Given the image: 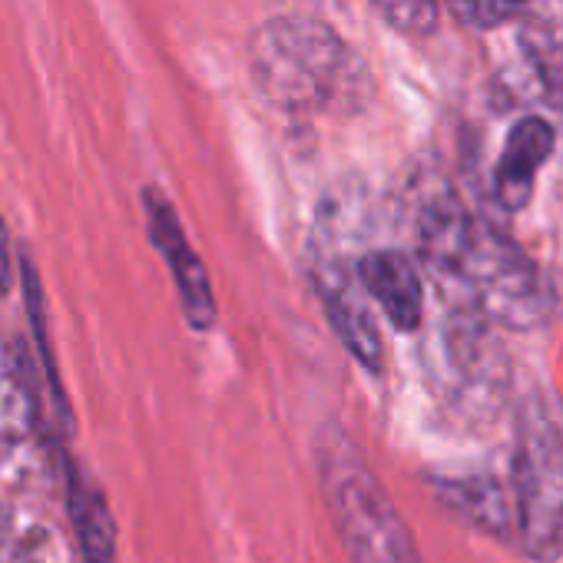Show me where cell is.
Instances as JSON below:
<instances>
[{
    "label": "cell",
    "instance_id": "obj_3",
    "mask_svg": "<svg viewBox=\"0 0 563 563\" xmlns=\"http://www.w3.org/2000/svg\"><path fill=\"white\" fill-rule=\"evenodd\" d=\"M316 464L349 563H421L411 527L358 444L339 424H325L319 431Z\"/></svg>",
    "mask_w": 563,
    "mask_h": 563
},
{
    "label": "cell",
    "instance_id": "obj_2",
    "mask_svg": "<svg viewBox=\"0 0 563 563\" xmlns=\"http://www.w3.org/2000/svg\"><path fill=\"white\" fill-rule=\"evenodd\" d=\"M252 70L268 100L289 110H349L365 93L352 51L319 21H268L252 41Z\"/></svg>",
    "mask_w": 563,
    "mask_h": 563
},
{
    "label": "cell",
    "instance_id": "obj_1",
    "mask_svg": "<svg viewBox=\"0 0 563 563\" xmlns=\"http://www.w3.org/2000/svg\"><path fill=\"white\" fill-rule=\"evenodd\" d=\"M431 275L457 309L510 332H530L547 319V289L530 255L457 199H434L418 225Z\"/></svg>",
    "mask_w": 563,
    "mask_h": 563
},
{
    "label": "cell",
    "instance_id": "obj_14",
    "mask_svg": "<svg viewBox=\"0 0 563 563\" xmlns=\"http://www.w3.org/2000/svg\"><path fill=\"white\" fill-rule=\"evenodd\" d=\"M451 11L467 24V27H497L504 21H510L527 0H448Z\"/></svg>",
    "mask_w": 563,
    "mask_h": 563
},
{
    "label": "cell",
    "instance_id": "obj_6",
    "mask_svg": "<svg viewBox=\"0 0 563 563\" xmlns=\"http://www.w3.org/2000/svg\"><path fill=\"white\" fill-rule=\"evenodd\" d=\"M143 202H146V219H150L153 245L159 249V255L166 258V265L173 272V282H176V289H179V302H183V312H186V322L196 332H209L216 325V319H219V306H216L212 282H209V272H206L202 258L189 245L176 209L159 192H146Z\"/></svg>",
    "mask_w": 563,
    "mask_h": 563
},
{
    "label": "cell",
    "instance_id": "obj_15",
    "mask_svg": "<svg viewBox=\"0 0 563 563\" xmlns=\"http://www.w3.org/2000/svg\"><path fill=\"white\" fill-rule=\"evenodd\" d=\"M0 563H34V556L24 550V543L18 537L0 530Z\"/></svg>",
    "mask_w": 563,
    "mask_h": 563
},
{
    "label": "cell",
    "instance_id": "obj_16",
    "mask_svg": "<svg viewBox=\"0 0 563 563\" xmlns=\"http://www.w3.org/2000/svg\"><path fill=\"white\" fill-rule=\"evenodd\" d=\"M11 278H14V255H11L8 229H4V222H0V292L11 289Z\"/></svg>",
    "mask_w": 563,
    "mask_h": 563
},
{
    "label": "cell",
    "instance_id": "obj_8",
    "mask_svg": "<svg viewBox=\"0 0 563 563\" xmlns=\"http://www.w3.org/2000/svg\"><path fill=\"white\" fill-rule=\"evenodd\" d=\"M358 282L368 299L385 312L398 332H418L424 322V282L418 265L398 249L365 252L358 262Z\"/></svg>",
    "mask_w": 563,
    "mask_h": 563
},
{
    "label": "cell",
    "instance_id": "obj_9",
    "mask_svg": "<svg viewBox=\"0 0 563 563\" xmlns=\"http://www.w3.org/2000/svg\"><path fill=\"white\" fill-rule=\"evenodd\" d=\"M553 143H556V136L547 120L523 117L514 123V130L507 133L504 153L494 166V196H497L500 209L520 212L530 202L537 173L550 159Z\"/></svg>",
    "mask_w": 563,
    "mask_h": 563
},
{
    "label": "cell",
    "instance_id": "obj_13",
    "mask_svg": "<svg viewBox=\"0 0 563 563\" xmlns=\"http://www.w3.org/2000/svg\"><path fill=\"white\" fill-rule=\"evenodd\" d=\"M375 8L395 31L411 37L428 34L438 21V0H375Z\"/></svg>",
    "mask_w": 563,
    "mask_h": 563
},
{
    "label": "cell",
    "instance_id": "obj_5",
    "mask_svg": "<svg viewBox=\"0 0 563 563\" xmlns=\"http://www.w3.org/2000/svg\"><path fill=\"white\" fill-rule=\"evenodd\" d=\"M441 368L448 401L457 415L487 421L500 411L510 388V362L504 358L490 322L454 306L441 335Z\"/></svg>",
    "mask_w": 563,
    "mask_h": 563
},
{
    "label": "cell",
    "instance_id": "obj_4",
    "mask_svg": "<svg viewBox=\"0 0 563 563\" xmlns=\"http://www.w3.org/2000/svg\"><path fill=\"white\" fill-rule=\"evenodd\" d=\"M510 500L514 537L530 563L563 560V415L547 391H530L514 421Z\"/></svg>",
    "mask_w": 563,
    "mask_h": 563
},
{
    "label": "cell",
    "instance_id": "obj_12",
    "mask_svg": "<svg viewBox=\"0 0 563 563\" xmlns=\"http://www.w3.org/2000/svg\"><path fill=\"white\" fill-rule=\"evenodd\" d=\"M34 421H37V405L21 355L0 339V457L27 441Z\"/></svg>",
    "mask_w": 563,
    "mask_h": 563
},
{
    "label": "cell",
    "instance_id": "obj_7",
    "mask_svg": "<svg viewBox=\"0 0 563 563\" xmlns=\"http://www.w3.org/2000/svg\"><path fill=\"white\" fill-rule=\"evenodd\" d=\"M319 296L329 312V322L345 345V352L372 375L385 368L382 332L375 322V309L368 292L362 289L358 272H342L339 265H319Z\"/></svg>",
    "mask_w": 563,
    "mask_h": 563
},
{
    "label": "cell",
    "instance_id": "obj_10",
    "mask_svg": "<svg viewBox=\"0 0 563 563\" xmlns=\"http://www.w3.org/2000/svg\"><path fill=\"white\" fill-rule=\"evenodd\" d=\"M431 487L438 500L471 527L500 540L514 533V500L507 497L500 481L487 474H454V477H434Z\"/></svg>",
    "mask_w": 563,
    "mask_h": 563
},
{
    "label": "cell",
    "instance_id": "obj_11",
    "mask_svg": "<svg viewBox=\"0 0 563 563\" xmlns=\"http://www.w3.org/2000/svg\"><path fill=\"white\" fill-rule=\"evenodd\" d=\"M64 484H67V510H70V523L77 530V543L84 550L87 563H117V527H113V514L107 507V497L97 484H90V477L67 461L64 467Z\"/></svg>",
    "mask_w": 563,
    "mask_h": 563
}]
</instances>
